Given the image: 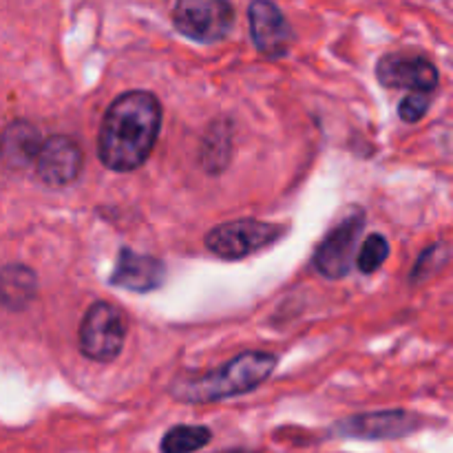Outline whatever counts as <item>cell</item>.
I'll return each instance as SVG.
<instances>
[{
  "mask_svg": "<svg viewBox=\"0 0 453 453\" xmlns=\"http://www.w3.org/2000/svg\"><path fill=\"white\" fill-rule=\"evenodd\" d=\"M420 418L405 410H385L357 414L339 420L332 434L349 441H401L418 432Z\"/></svg>",
  "mask_w": 453,
  "mask_h": 453,
  "instance_id": "7",
  "label": "cell"
},
{
  "mask_svg": "<svg viewBox=\"0 0 453 453\" xmlns=\"http://www.w3.org/2000/svg\"><path fill=\"white\" fill-rule=\"evenodd\" d=\"M449 255L451 252L447 243H436V246L427 248V250L420 255V259L416 261L414 270H411V283L425 281V279L441 273V270L449 264Z\"/></svg>",
  "mask_w": 453,
  "mask_h": 453,
  "instance_id": "17",
  "label": "cell"
},
{
  "mask_svg": "<svg viewBox=\"0 0 453 453\" xmlns=\"http://www.w3.org/2000/svg\"><path fill=\"white\" fill-rule=\"evenodd\" d=\"M173 25L193 42L215 44L233 29L234 9L228 0H177Z\"/></svg>",
  "mask_w": 453,
  "mask_h": 453,
  "instance_id": "5",
  "label": "cell"
},
{
  "mask_svg": "<svg viewBox=\"0 0 453 453\" xmlns=\"http://www.w3.org/2000/svg\"><path fill=\"white\" fill-rule=\"evenodd\" d=\"M248 20H250V35L257 51L268 58L286 56L295 34L288 18L273 0H252Z\"/></svg>",
  "mask_w": 453,
  "mask_h": 453,
  "instance_id": "10",
  "label": "cell"
},
{
  "mask_svg": "<svg viewBox=\"0 0 453 453\" xmlns=\"http://www.w3.org/2000/svg\"><path fill=\"white\" fill-rule=\"evenodd\" d=\"M127 317L109 301H96L84 312L78 332L80 352L93 363H111L127 341Z\"/></svg>",
  "mask_w": 453,
  "mask_h": 453,
  "instance_id": "3",
  "label": "cell"
},
{
  "mask_svg": "<svg viewBox=\"0 0 453 453\" xmlns=\"http://www.w3.org/2000/svg\"><path fill=\"white\" fill-rule=\"evenodd\" d=\"M38 292V277L22 264L4 265L0 270V303L12 312H20L34 301Z\"/></svg>",
  "mask_w": 453,
  "mask_h": 453,
  "instance_id": "13",
  "label": "cell"
},
{
  "mask_svg": "<svg viewBox=\"0 0 453 453\" xmlns=\"http://www.w3.org/2000/svg\"><path fill=\"white\" fill-rule=\"evenodd\" d=\"M429 111V96L420 91H411L410 96L403 97V102L398 104V115H401L403 122L416 124L427 115Z\"/></svg>",
  "mask_w": 453,
  "mask_h": 453,
  "instance_id": "18",
  "label": "cell"
},
{
  "mask_svg": "<svg viewBox=\"0 0 453 453\" xmlns=\"http://www.w3.org/2000/svg\"><path fill=\"white\" fill-rule=\"evenodd\" d=\"M212 441V432L206 425H175L168 429L159 442L162 453H197Z\"/></svg>",
  "mask_w": 453,
  "mask_h": 453,
  "instance_id": "15",
  "label": "cell"
},
{
  "mask_svg": "<svg viewBox=\"0 0 453 453\" xmlns=\"http://www.w3.org/2000/svg\"><path fill=\"white\" fill-rule=\"evenodd\" d=\"M217 453H259V451H248V449H230V451H217Z\"/></svg>",
  "mask_w": 453,
  "mask_h": 453,
  "instance_id": "19",
  "label": "cell"
},
{
  "mask_svg": "<svg viewBox=\"0 0 453 453\" xmlns=\"http://www.w3.org/2000/svg\"><path fill=\"white\" fill-rule=\"evenodd\" d=\"M363 228H365V212L357 208L341 224H336L319 243L317 252H314V268L326 279H332V281L343 279L352 270L357 243Z\"/></svg>",
  "mask_w": 453,
  "mask_h": 453,
  "instance_id": "6",
  "label": "cell"
},
{
  "mask_svg": "<svg viewBox=\"0 0 453 453\" xmlns=\"http://www.w3.org/2000/svg\"><path fill=\"white\" fill-rule=\"evenodd\" d=\"M286 228L268 224V221L237 219L215 226L203 237V243H206L208 252H212L219 259L239 261L277 243L279 239L286 237Z\"/></svg>",
  "mask_w": 453,
  "mask_h": 453,
  "instance_id": "4",
  "label": "cell"
},
{
  "mask_svg": "<svg viewBox=\"0 0 453 453\" xmlns=\"http://www.w3.org/2000/svg\"><path fill=\"white\" fill-rule=\"evenodd\" d=\"M42 135L27 119L12 122L0 135V162L12 171H25L35 162Z\"/></svg>",
  "mask_w": 453,
  "mask_h": 453,
  "instance_id": "12",
  "label": "cell"
},
{
  "mask_svg": "<svg viewBox=\"0 0 453 453\" xmlns=\"http://www.w3.org/2000/svg\"><path fill=\"white\" fill-rule=\"evenodd\" d=\"M166 281V265L162 259L150 255H140L131 248H122L111 273L109 283L113 288H122L128 292H153Z\"/></svg>",
  "mask_w": 453,
  "mask_h": 453,
  "instance_id": "11",
  "label": "cell"
},
{
  "mask_svg": "<svg viewBox=\"0 0 453 453\" xmlns=\"http://www.w3.org/2000/svg\"><path fill=\"white\" fill-rule=\"evenodd\" d=\"M159 128H162V104L153 93H122L106 109L100 124L97 157L109 171H137L153 153Z\"/></svg>",
  "mask_w": 453,
  "mask_h": 453,
  "instance_id": "1",
  "label": "cell"
},
{
  "mask_svg": "<svg viewBox=\"0 0 453 453\" xmlns=\"http://www.w3.org/2000/svg\"><path fill=\"white\" fill-rule=\"evenodd\" d=\"M389 257V242L379 233H372L361 243L357 255V268L363 274H374L376 270L383 268V264Z\"/></svg>",
  "mask_w": 453,
  "mask_h": 453,
  "instance_id": "16",
  "label": "cell"
},
{
  "mask_svg": "<svg viewBox=\"0 0 453 453\" xmlns=\"http://www.w3.org/2000/svg\"><path fill=\"white\" fill-rule=\"evenodd\" d=\"M274 370H277L274 354L250 349V352L234 357L219 370L175 380L171 394L175 401L190 403V405L228 401V398H237L259 389L273 376Z\"/></svg>",
  "mask_w": 453,
  "mask_h": 453,
  "instance_id": "2",
  "label": "cell"
},
{
  "mask_svg": "<svg viewBox=\"0 0 453 453\" xmlns=\"http://www.w3.org/2000/svg\"><path fill=\"white\" fill-rule=\"evenodd\" d=\"M35 175L49 188H65L82 173V150L66 135H51L40 144L35 155Z\"/></svg>",
  "mask_w": 453,
  "mask_h": 453,
  "instance_id": "8",
  "label": "cell"
},
{
  "mask_svg": "<svg viewBox=\"0 0 453 453\" xmlns=\"http://www.w3.org/2000/svg\"><path fill=\"white\" fill-rule=\"evenodd\" d=\"M233 157V128L228 122H215L206 131L202 142V168L208 175H219L226 171Z\"/></svg>",
  "mask_w": 453,
  "mask_h": 453,
  "instance_id": "14",
  "label": "cell"
},
{
  "mask_svg": "<svg viewBox=\"0 0 453 453\" xmlns=\"http://www.w3.org/2000/svg\"><path fill=\"white\" fill-rule=\"evenodd\" d=\"M376 78L383 87L410 88V91L429 93L438 87L436 65L416 53H388L376 65Z\"/></svg>",
  "mask_w": 453,
  "mask_h": 453,
  "instance_id": "9",
  "label": "cell"
}]
</instances>
